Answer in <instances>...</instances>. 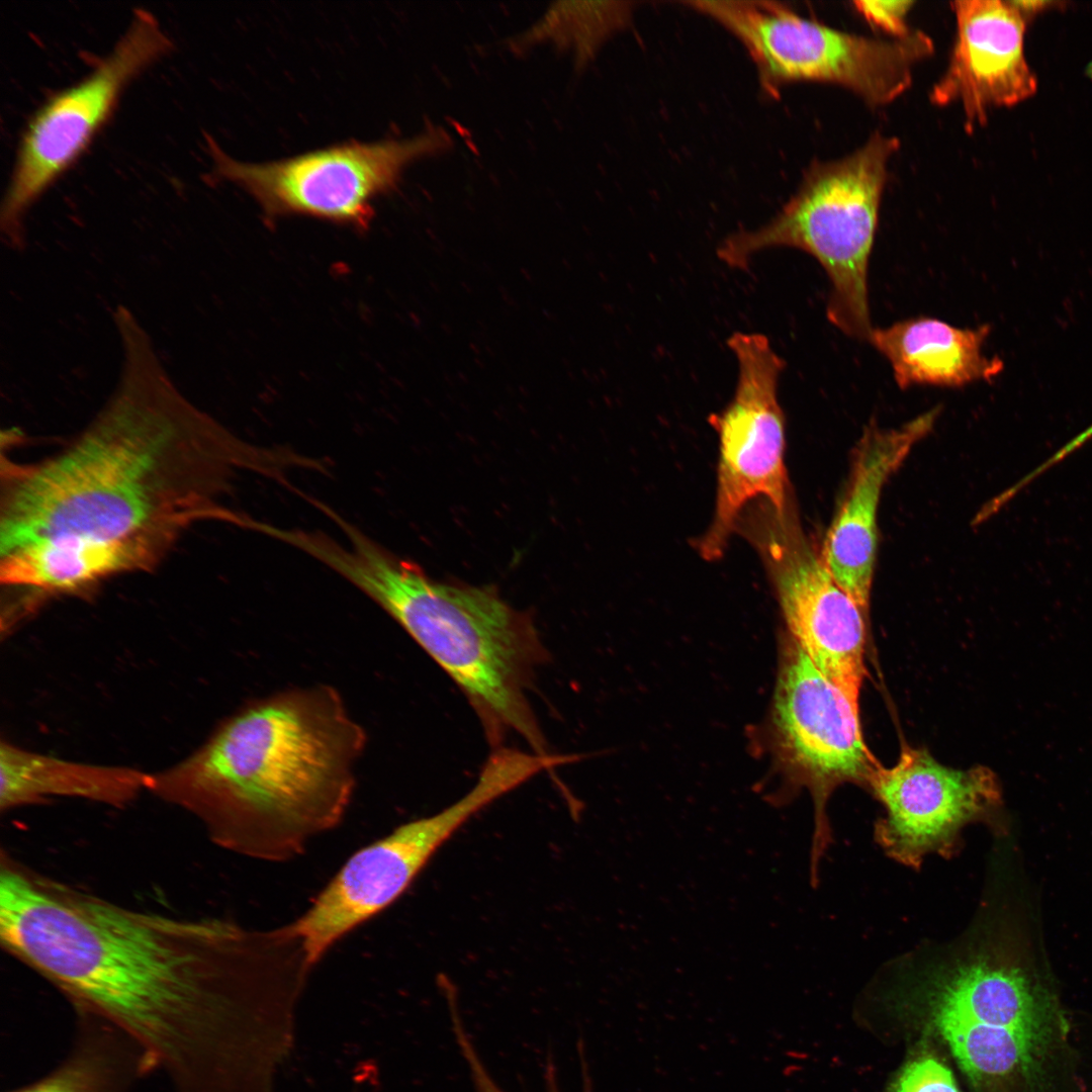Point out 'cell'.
Returning a JSON list of instances; mask_svg holds the SVG:
<instances>
[{"label": "cell", "mask_w": 1092, "mask_h": 1092, "mask_svg": "<svg viewBox=\"0 0 1092 1092\" xmlns=\"http://www.w3.org/2000/svg\"><path fill=\"white\" fill-rule=\"evenodd\" d=\"M0 940L124 1035L173 1092H277L313 969L291 923L135 910L4 859Z\"/></svg>", "instance_id": "obj_1"}, {"label": "cell", "mask_w": 1092, "mask_h": 1092, "mask_svg": "<svg viewBox=\"0 0 1092 1092\" xmlns=\"http://www.w3.org/2000/svg\"><path fill=\"white\" fill-rule=\"evenodd\" d=\"M114 323L123 353L117 385L64 452L9 470L0 553L46 542L148 570L191 526L236 524L240 512L219 502L239 472L282 482L294 466L290 449L247 443L192 404L129 309Z\"/></svg>", "instance_id": "obj_2"}, {"label": "cell", "mask_w": 1092, "mask_h": 1092, "mask_svg": "<svg viewBox=\"0 0 1092 1092\" xmlns=\"http://www.w3.org/2000/svg\"><path fill=\"white\" fill-rule=\"evenodd\" d=\"M367 741L340 693L317 685L250 701L150 789L235 853L285 861L343 820Z\"/></svg>", "instance_id": "obj_3"}, {"label": "cell", "mask_w": 1092, "mask_h": 1092, "mask_svg": "<svg viewBox=\"0 0 1092 1092\" xmlns=\"http://www.w3.org/2000/svg\"><path fill=\"white\" fill-rule=\"evenodd\" d=\"M348 547L322 533L305 552L358 587L444 669L467 698L489 744L516 732L533 752L547 744L527 697L535 669L548 658L533 619L493 586L438 581L385 550L336 515Z\"/></svg>", "instance_id": "obj_4"}, {"label": "cell", "mask_w": 1092, "mask_h": 1092, "mask_svg": "<svg viewBox=\"0 0 1092 1092\" xmlns=\"http://www.w3.org/2000/svg\"><path fill=\"white\" fill-rule=\"evenodd\" d=\"M897 961L973 1084L1044 1092L1048 1058L1067 1028L1010 938L980 923L951 942Z\"/></svg>", "instance_id": "obj_5"}, {"label": "cell", "mask_w": 1092, "mask_h": 1092, "mask_svg": "<svg viewBox=\"0 0 1092 1092\" xmlns=\"http://www.w3.org/2000/svg\"><path fill=\"white\" fill-rule=\"evenodd\" d=\"M898 148L897 139L876 133L841 160L814 163L777 215L759 229L726 238L717 250L719 259L746 269L752 256L767 248L790 247L811 255L830 280V323L851 338L869 341V261L888 163Z\"/></svg>", "instance_id": "obj_6"}, {"label": "cell", "mask_w": 1092, "mask_h": 1092, "mask_svg": "<svg viewBox=\"0 0 1092 1092\" xmlns=\"http://www.w3.org/2000/svg\"><path fill=\"white\" fill-rule=\"evenodd\" d=\"M746 49L771 97L793 82L840 85L869 105H886L912 83L913 68L933 52L921 31L883 40L839 31L771 1H691Z\"/></svg>", "instance_id": "obj_7"}, {"label": "cell", "mask_w": 1092, "mask_h": 1092, "mask_svg": "<svg viewBox=\"0 0 1092 1092\" xmlns=\"http://www.w3.org/2000/svg\"><path fill=\"white\" fill-rule=\"evenodd\" d=\"M442 127L404 140L351 142L280 161L253 164L209 148L215 172L243 187L269 217L303 214L364 230L374 200L394 190L412 162L448 150Z\"/></svg>", "instance_id": "obj_8"}, {"label": "cell", "mask_w": 1092, "mask_h": 1092, "mask_svg": "<svg viewBox=\"0 0 1092 1092\" xmlns=\"http://www.w3.org/2000/svg\"><path fill=\"white\" fill-rule=\"evenodd\" d=\"M772 729L792 789H807L812 796L810 884L816 887L821 860L833 841L826 813L830 795L844 784L868 788L881 763L863 739L859 714L792 637L776 687Z\"/></svg>", "instance_id": "obj_9"}, {"label": "cell", "mask_w": 1092, "mask_h": 1092, "mask_svg": "<svg viewBox=\"0 0 1092 1092\" xmlns=\"http://www.w3.org/2000/svg\"><path fill=\"white\" fill-rule=\"evenodd\" d=\"M728 347L738 364L735 392L709 422L719 437L717 492L712 523L698 541L706 560L723 555L744 508L761 497L774 510L791 507L785 465L786 420L779 380L786 362L758 333L736 332Z\"/></svg>", "instance_id": "obj_10"}, {"label": "cell", "mask_w": 1092, "mask_h": 1092, "mask_svg": "<svg viewBox=\"0 0 1092 1092\" xmlns=\"http://www.w3.org/2000/svg\"><path fill=\"white\" fill-rule=\"evenodd\" d=\"M170 49L156 18L138 10L113 51L78 83L49 98L22 135L1 209L9 246H23L22 219L32 202L87 148L123 88Z\"/></svg>", "instance_id": "obj_11"}, {"label": "cell", "mask_w": 1092, "mask_h": 1092, "mask_svg": "<svg viewBox=\"0 0 1092 1092\" xmlns=\"http://www.w3.org/2000/svg\"><path fill=\"white\" fill-rule=\"evenodd\" d=\"M766 504V503H765ZM748 534L770 575L791 637L859 714L868 674L866 615L837 583L790 507L766 504Z\"/></svg>", "instance_id": "obj_12"}, {"label": "cell", "mask_w": 1092, "mask_h": 1092, "mask_svg": "<svg viewBox=\"0 0 1092 1092\" xmlns=\"http://www.w3.org/2000/svg\"><path fill=\"white\" fill-rule=\"evenodd\" d=\"M504 795L499 778L481 771L473 788L451 806L401 824L355 851L292 921L311 963L315 966L338 940L396 901L455 831Z\"/></svg>", "instance_id": "obj_13"}, {"label": "cell", "mask_w": 1092, "mask_h": 1092, "mask_svg": "<svg viewBox=\"0 0 1092 1092\" xmlns=\"http://www.w3.org/2000/svg\"><path fill=\"white\" fill-rule=\"evenodd\" d=\"M867 789L885 810L874 825L875 841L912 870L929 854L953 857L964 828L989 821L1002 805L999 779L989 767L951 768L909 745L894 765L877 768Z\"/></svg>", "instance_id": "obj_14"}, {"label": "cell", "mask_w": 1092, "mask_h": 1092, "mask_svg": "<svg viewBox=\"0 0 1092 1092\" xmlns=\"http://www.w3.org/2000/svg\"><path fill=\"white\" fill-rule=\"evenodd\" d=\"M951 5L956 39L930 100L939 106L962 105L966 128L972 131L987 121L993 108L1033 95L1037 81L1024 56L1025 21L1012 2L963 0Z\"/></svg>", "instance_id": "obj_15"}, {"label": "cell", "mask_w": 1092, "mask_h": 1092, "mask_svg": "<svg viewBox=\"0 0 1092 1092\" xmlns=\"http://www.w3.org/2000/svg\"><path fill=\"white\" fill-rule=\"evenodd\" d=\"M940 406L896 429L874 423L860 438L848 483L826 533L822 558L837 583L868 616L878 548V509L882 490L914 445L933 428Z\"/></svg>", "instance_id": "obj_16"}, {"label": "cell", "mask_w": 1092, "mask_h": 1092, "mask_svg": "<svg viewBox=\"0 0 1092 1092\" xmlns=\"http://www.w3.org/2000/svg\"><path fill=\"white\" fill-rule=\"evenodd\" d=\"M990 326L961 329L932 317H911L873 329L869 341L889 361L901 389L912 385L958 388L989 381L1003 369L983 346Z\"/></svg>", "instance_id": "obj_17"}, {"label": "cell", "mask_w": 1092, "mask_h": 1092, "mask_svg": "<svg viewBox=\"0 0 1092 1092\" xmlns=\"http://www.w3.org/2000/svg\"><path fill=\"white\" fill-rule=\"evenodd\" d=\"M0 809L42 803L52 797L82 798L122 808L145 790L153 775L141 770L80 763L38 754L2 742Z\"/></svg>", "instance_id": "obj_18"}, {"label": "cell", "mask_w": 1092, "mask_h": 1092, "mask_svg": "<svg viewBox=\"0 0 1092 1092\" xmlns=\"http://www.w3.org/2000/svg\"><path fill=\"white\" fill-rule=\"evenodd\" d=\"M629 3L600 1H556L523 32L506 40L519 55L549 43L571 55L576 71L593 61L601 46L627 23Z\"/></svg>", "instance_id": "obj_19"}, {"label": "cell", "mask_w": 1092, "mask_h": 1092, "mask_svg": "<svg viewBox=\"0 0 1092 1092\" xmlns=\"http://www.w3.org/2000/svg\"><path fill=\"white\" fill-rule=\"evenodd\" d=\"M136 1048L117 1029L80 1034L70 1056L44 1078L12 1092H123L146 1071Z\"/></svg>", "instance_id": "obj_20"}, {"label": "cell", "mask_w": 1092, "mask_h": 1092, "mask_svg": "<svg viewBox=\"0 0 1092 1092\" xmlns=\"http://www.w3.org/2000/svg\"><path fill=\"white\" fill-rule=\"evenodd\" d=\"M450 1027L466 1069L469 1073V1078L475 1089V1092H507L491 1076L487 1067L485 1066L482 1058L480 1057L474 1041L466 1028L462 1014L459 1010L456 1001L448 1003ZM585 1064L581 1066L582 1072V1092H593L590 1080L588 1074L585 1071ZM545 1091L546 1092H561L558 1085L555 1067L551 1059L547 1060L544 1072Z\"/></svg>", "instance_id": "obj_21"}, {"label": "cell", "mask_w": 1092, "mask_h": 1092, "mask_svg": "<svg viewBox=\"0 0 1092 1092\" xmlns=\"http://www.w3.org/2000/svg\"><path fill=\"white\" fill-rule=\"evenodd\" d=\"M889 1092H960L950 1070L934 1055L911 1059L892 1083Z\"/></svg>", "instance_id": "obj_22"}, {"label": "cell", "mask_w": 1092, "mask_h": 1092, "mask_svg": "<svg viewBox=\"0 0 1092 1092\" xmlns=\"http://www.w3.org/2000/svg\"><path fill=\"white\" fill-rule=\"evenodd\" d=\"M912 1H855L856 10L874 26L890 33L894 38L908 36L912 30L907 25V15Z\"/></svg>", "instance_id": "obj_23"}]
</instances>
